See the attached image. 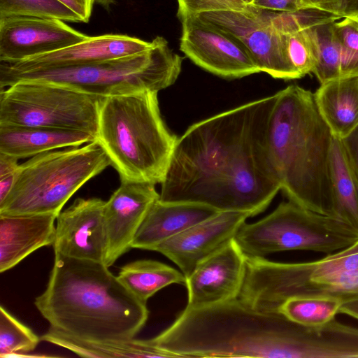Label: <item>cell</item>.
Listing matches in <instances>:
<instances>
[{
  "instance_id": "ab89813d",
  "label": "cell",
  "mask_w": 358,
  "mask_h": 358,
  "mask_svg": "<svg viewBox=\"0 0 358 358\" xmlns=\"http://www.w3.org/2000/svg\"><path fill=\"white\" fill-rule=\"evenodd\" d=\"M358 28V15H352L346 17Z\"/></svg>"
},
{
  "instance_id": "74e56055",
  "label": "cell",
  "mask_w": 358,
  "mask_h": 358,
  "mask_svg": "<svg viewBox=\"0 0 358 358\" xmlns=\"http://www.w3.org/2000/svg\"><path fill=\"white\" fill-rule=\"evenodd\" d=\"M358 15V0H345L342 18Z\"/></svg>"
},
{
  "instance_id": "8d00e7d4",
  "label": "cell",
  "mask_w": 358,
  "mask_h": 358,
  "mask_svg": "<svg viewBox=\"0 0 358 358\" xmlns=\"http://www.w3.org/2000/svg\"><path fill=\"white\" fill-rule=\"evenodd\" d=\"M338 313L345 314L358 320V301L343 304Z\"/></svg>"
},
{
  "instance_id": "f546056e",
  "label": "cell",
  "mask_w": 358,
  "mask_h": 358,
  "mask_svg": "<svg viewBox=\"0 0 358 358\" xmlns=\"http://www.w3.org/2000/svg\"><path fill=\"white\" fill-rule=\"evenodd\" d=\"M341 45V77L358 76V28L348 17L334 22Z\"/></svg>"
},
{
  "instance_id": "7c38bea8",
  "label": "cell",
  "mask_w": 358,
  "mask_h": 358,
  "mask_svg": "<svg viewBox=\"0 0 358 358\" xmlns=\"http://www.w3.org/2000/svg\"><path fill=\"white\" fill-rule=\"evenodd\" d=\"M178 17L182 24L180 50L196 65L225 78L262 72L247 50L228 33L194 15Z\"/></svg>"
},
{
  "instance_id": "ac0fdd59",
  "label": "cell",
  "mask_w": 358,
  "mask_h": 358,
  "mask_svg": "<svg viewBox=\"0 0 358 358\" xmlns=\"http://www.w3.org/2000/svg\"><path fill=\"white\" fill-rule=\"evenodd\" d=\"M152 45V41L124 34L89 36L80 43L57 51L18 62H0V69L22 71L78 66L137 54Z\"/></svg>"
},
{
  "instance_id": "484cf974",
  "label": "cell",
  "mask_w": 358,
  "mask_h": 358,
  "mask_svg": "<svg viewBox=\"0 0 358 358\" xmlns=\"http://www.w3.org/2000/svg\"><path fill=\"white\" fill-rule=\"evenodd\" d=\"M335 16L322 17L313 24L317 43V61L313 73L320 84L341 77V45Z\"/></svg>"
},
{
  "instance_id": "d6986e66",
  "label": "cell",
  "mask_w": 358,
  "mask_h": 358,
  "mask_svg": "<svg viewBox=\"0 0 358 358\" xmlns=\"http://www.w3.org/2000/svg\"><path fill=\"white\" fill-rule=\"evenodd\" d=\"M57 217L52 213L0 215V272L13 268L36 250L52 245Z\"/></svg>"
},
{
  "instance_id": "4316f807",
  "label": "cell",
  "mask_w": 358,
  "mask_h": 358,
  "mask_svg": "<svg viewBox=\"0 0 358 358\" xmlns=\"http://www.w3.org/2000/svg\"><path fill=\"white\" fill-rule=\"evenodd\" d=\"M343 304L341 300L332 297H293L282 303L278 312L294 322L317 327L334 319Z\"/></svg>"
},
{
  "instance_id": "6da1fadb",
  "label": "cell",
  "mask_w": 358,
  "mask_h": 358,
  "mask_svg": "<svg viewBox=\"0 0 358 358\" xmlns=\"http://www.w3.org/2000/svg\"><path fill=\"white\" fill-rule=\"evenodd\" d=\"M278 93L196 122L177 138L159 199L220 212L264 211L281 189L267 131Z\"/></svg>"
},
{
  "instance_id": "d4e9b609",
  "label": "cell",
  "mask_w": 358,
  "mask_h": 358,
  "mask_svg": "<svg viewBox=\"0 0 358 358\" xmlns=\"http://www.w3.org/2000/svg\"><path fill=\"white\" fill-rule=\"evenodd\" d=\"M117 277L132 294L145 303L165 287L186 283V277L182 272L151 259L136 260L124 265Z\"/></svg>"
},
{
  "instance_id": "9a60e30c",
  "label": "cell",
  "mask_w": 358,
  "mask_h": 358,
  "mask_svg": "<svg viewBox=\"0 0 358 358\" xmlns=\"http://www.w3.org/2000/svg\"><path fill=\"white\" fill-rule=\"evenodd\" d=\"M249 213L220 212L157 245L158 252L173 262L188 277L196 266L232 241Z\"/></svg>"
},
{
  "instance_id": "ffe728a7",
  "label": "cell",
  "mask_w": 358,
  "mask_h": 358,
  "mask_svg": "<svg viewBox=\"0 0 358 358\" xmlns=\"http://www.w3.org/2000/svg\"><path fill=\"white\" fill-rule=\"evenodd\" d=\"M218 213L217 210L203 204L165 202L159 199L148 210L131 248L153 250L163 241Z\"/></svg>"
},
{
  "instance_id": "52a82bcc",
  "label": "cell",
  "mask_w": 358,
  "mask_h": 358,
  "mask_svg": "<svg viewBox=\"0 0 358 358\" xmlns=\"http://www.w3.org/2000/svg\"><path fill=\"white\" fill-rule=\"evenodd\" d=\"M110 165L96 141L34 156L20 164L12 189L0 203V215H58L77 190Z\"/></svg>"
},
{
  "instance_id": "5bb4252c",
  "label": "cell",
  "mask_w": 358,
  "mask_h": 358,
  "mask_svg": "<svg viewBox=\"0 0 358 358\" xmlns=\"http://www.w3.org/2000/svg\"><path fill=\"white\" fill-rule=\"evenodd\" d=\"M159 199L155 185L121 181L106 201L103 211L106 250L103 264L110 267L131 248L148 210Z\"/></svg>"
},
{
  "instance_id": "e575fe53",
  "label": "cell",
  "mask_w": 358,
  "mask_h": 358,
  "mask_svg": "<svg viewBox=\"0 0 358 358\" xmlns=\"http://www.w3.org/2000/svg\"><path fill=\"white\" fill-rule=\"evenodd\" d=\"M341 140L348 161L358 177V124Z\"/></svg>"
},
{
  "instance_id": "1f68e13d",
  "label": "cell",
  "mask_w": 358,
  "mask_h": 358,
  "mask_svg": "<svg viewBox=\"0 0 358 358\" xmlns=\"http://www.w3.org/2000/svg\"><path fill=\"white\" fill-rule=\"evenodd\" d=\"M17 162L18 159L0 152V203L14 185L20 166Z\"/></svg>"
},
{
  "instance_id": "4dcf8cb0",
  "label": "cell",
  "mask_w": 358,
  "mask_h": 358,
  "mask_svg": "<svg viewBox=\"0 0 358 358\" xmlns=\"http://www.w3.org/2000/svg\"><path fill=\"white\" fill-rule=\"evenodd\" d=\"M178 2L177 16L213 10H241L250 6L243 0H178Z\"/></svg>"
},
{
  "instance_id": "836d02e7",
  "label": "cell",
  "mask_w": 358,
  "mask_h": 358,
  "mask_svg": "<svg viewBox=\"0 0 358 358\" xmlns=\"http://www.w3.org/2000/svg\"><path fill=\"white\" fill-rule=\"evenodd\" d=\"M249 4L261 9L278 13L300 11L298 0H250Z\"/></svg>"
},
{
  "instance_id": "9c48e42d",
  "label": "cell",
  "mask_w": 358,
  "mask_h": 358,
  "mask_svg": "<svg viewBox=\"0 0 358 358\" xmlns=\"http://www.w3.org/2000/svg\"><path fill=\"white\" fill-rule=\"evenodd\" d=\"M103 97L51 82L20 80L0 92V124L86 132L96 137Z\"/></svg>"
},
{
  "instance_id": "603a6c76",
  "label": "cell",
  "mask_w": 358,
  "mask_h": 358,
  "mask_svg": "<svg viewBox=\"0 0 358 358\" xmlns=\"http://www.w3.org/2000/svg\"><path fill=\"white\" fill-rule=\"evenodd\" d=\"M41 339L85 357H177L151 345L146 340L92 341L76 338L50 327Z\"/></svg>"
},
{
  "instance_id": "7a4b0ae2",
  "label": "cell",
  "mask_w": 358,
  "mask_h": 358,
  "mask_svg": "<svg viewBox=\"0 0 358 358\" xmlns=\"http://www.w3.org/2000/svg\"><path fill=\"white\" fill-rule=\"evenodd\" d=\"M146 341L177 357L315 358L324 336L319 327L252 308L238 298L186 307L170 327Z\"/></svg>"
},
{
  "instance_id": "d590c367",
  "label": "cell",
  "mask_w": 358,
  "mask_h": 358,
  "mask_svg": "<svg viewBox=\"0 0 358 358\" xmlns=\"http://www.w3.org/2000/svg\"><path fill=\"white\" fill-rule=\"evenodd\" d=\"M80 18L81 22H89L94 0H59Z\"/></svg>"
},
{
  "instance_id": "e0dca14e",
  "label": "cell",
  "mask_w": 358,
  "mask_h": 358,
  "mask_svg": "<svg viewBox=\"0 0 358 358\" xmlns=\"http://www.w3.org/2000/svg\"><path fill=\"white\" fill-rule=\"evenodd\" d=\"M245 274V255L234 238L200 262L186 278L187 308H201L238 299Z\"/></svg>"
},
{
  "instance_id": "ba28073f",
  "label": "cell",
  "mask_w": 358,
  "mask_h": 358,
  "mask_svg": "<svg viewBox=\"0 0 358 358\" xmlns=\"http://www.w3.org/2000/svg\"><path fill=\"white\" fill-rule=\"evenodd\" d=\"M234 241L245 255L256 257L296 250L330 254L356 243L358 229L289 201L255 223H243Z\"/></svg>"
},
{
  "instance_id": "83f0119b",
  "label": "cell",
  "mask_w": 358,
  "mask_h": 358,
  "mask_svg": "<svg viewBox=\"0 0 358 358\" xmlns=\"http://www.w3.org/2000/svg\"><path fill=\"white\" fill-rule=\"evenodd\" d=\"M41 341L2 306L0 307V357L22 356L34 350Z\"/></svg>"
},
{
  "instance_id": "7402d4cb",
  "label": "cell",
  "mask_w": 358,
  "mask_h": 358,
  "mask_svg": "<svg viewBox=\"0 0 358 358\" xmlns=\"http://www.w3.org/2000/svg\"><path fill=\"white\" fill-rule=\"evenodd\" d=\"M314 97L333 136L342 138L358 124V76L322 83Z\"/></svg>"
},
{
  "instance_id": "cb8c5ba5",
  "label": "cell",
  "mask_w": 358,
  "mask_h": 358,
  "mask_svg": "<svg viewBox=\"0 0 358 358\" xmlns=\"http://www.w3.org/2000/svg\"><path fill=\"white\" fill-rule=\"evenodd\" d=\"M334 217L358 229V177L340 138L333 136L330 154Z\"/></svg>"
},
{
  "instance_id": "5b68a950",
  "label": "cell",
  "mask_w": 358,
  "mask_h": 358,
  "mask_svg": "<svg viewBox=\"0 0 358 358\" xmlns=\"http://www.w3.org/2000/svg\"><path fill=\"white\" fill-rule=\"evenodd\" d=\"M157 92L103 97L96 141L121 181L162 183L177 140L161 116Z\"/></svg>"
},
{
  "instance_id": "2e32d148",
  "label": "cell",
  "mask_w": 358,
  "mask_h": 358,
  "mask_svg": "<svg viewBox=\"0 0 358 358\" xmlns=\"http://www.w3.org/2000/svg\"><path fill=\"white\" fill-rule=\"evenodd\" d=\"M105 203L99 198H79L61 211L56 220L54 252L103 263L106 250Z\"/></svg>"
},
{
  "instance_id": "60d3db41",
  "label": "cell",
  "mask_w": 358,
  "mask_h": 358,
  "mask_svg": "<svg viewBox=\"0 0 358 358\" xmlns=\"http://www.w3.org/2000/svg\"><path fill=\"white\" fill-rule=\"evenodd\" d=\"M243 1H245V3H250V0H243Z\"/></svg>"
},
{
  "instance_id": "8992f818",
  "label": "cell",
  "mask_w": 358,
  "mask_h": 358,
  "mask_svg": "<svg viewBox=\"0 0 358 358\" xmlns=\"http://www.w3.org/2000/svg\"><path fill=\"white\" fill-rule=\"evenodd\" d=\"M152 41V47L142 52L87 64L22 71L0 69V88L20 80H38L101 97L147 90L158 92L176 82L182 59L162 36Z\"/></svg>"
},
{
  "instance_id": "f1b7e54d",
  "label": "cell",
  "mask_w": 358,
  "mask_h": 358,
  "mask_svg": "<svg viewBox=\"0 0 358 358\" xmlns=\"http://www.w3.org/2000/svg\"><path fill=\"white\" fill-rule=\"evenodd\" d=\"M14 16L81 22L78 15L59 0H0V18Z\"/></svg>"
},
{
  "instance_id": "277c9868",
  "label": "cell",
  "mask_w": 358,
  "mask_h": 358,
  "mask_svg": "<svg viewBox=\"0 0 358 358\" xmlns=\"http://www.w3.org/2000/svg\"><path fill=\"white\" fill-rule=\"evenodd\" d=\"M277 93L267 146L281 189L299 206L331 216L333 134L310 91L292 85Z\"/></svg>"
},
{
  "instance_id": "8fae6325",
  "label": "cell",
  "mask_w": 358,
  "mask_h": 358,
  "mask_svg": "<svg viewBox=\"0 0 358 358\" xmlns=\"http://www.w3.org/2000/svg\"><path fill=\"white\" fill-rule=\"evenodd\" d=\"M276 13L250 5L241 10H213L192 15L233 36L247 50L262 72L274 78H299L287 58Z\"/></svg>"
},
{
  "instance_id": "d6a6232c",
  "label": "cell",
  "mask_w": 358,
  "mask_h": 358,
  "mask_svg": "<svg viewBox=\"0 0 358 358\" xmlns=\"http://www.w3.org/2000/svg\"><path fill=\"white\" fill-rule=\"evenodd\" d=\"M345 0H298L300 10H315L342 18Z\"/></svg>"
},
{
  "instance_id": "4fadbf2b",
  "label": "cell",
  "mask_w": 358,
  "mask_h": 358,
  "mask_svg": "<svg viewBox=\"0 0 358 358\" xmlns=\"http://www.w3.org/2000/svg\"><path fill=\"white\" fill-rule=\"evenodd\" d=\"M64 22L27 16L0 18V62L24 60L65 48L89 37Z\"/></svg>"
},
{
  "instance_id": "3957f363",
  "label": "cell",
  "mask_w": 358,
  "mask_h": 358,
  "mask_svg": "<svg viewBox=\"0 0 358 358\" xmlns=\"http://www.w3.org/2000/svg\"><path fill=\"white\" fill-rule=\"evenodd\" d=\"M34 305L50 327L92 341L132 340L149 315L146 303L103 263L59 253Z\"/></svg>"
},
{
  "instance_id": "f35d334b",
  "label": "cell",
  "mask_w": 358,
  "mask_h": 358,
  "mask_svg": "<svg viewBox=\"0 0 358 358\" xmlns=\"http://www.w3.org/2000/svg\"><path fill=\"white\" fill-rule=\"evenodd\" d=\"M116 0H94V3L104 7L108 8L110 4L114 3Z\"/></svg>"
},
{
  "instance_id": "30bf717a",
  "label": "cell",
  "mask_w": 358,
  "mask_h": 358,
  "mask_svg": "<svg viewBox=\"0 0 358 358\" xmlns=\"http://www.w3.org/2000/svg\"><path fill=\"white\" fill-rule=\"evenodd\" d=\"M245 274L238 299L248 306L265 310L286 288L309 278L358 271V241L313 262L282 263L245 255Z\"/></svg>"
},
{
  "instance_id": "44dd1931",
  "label": "cell",
  "mask_w": 358,
  "mask_h": 358,
  "mask_svg": "<svg viewBox=\"0 0 358 358\" xmlns=\"http://www.w3.org/2000/svg\"><path fill=\"white\" fill-rule=\"evenodd\" d=\"M95 141L93 135L79 131L0 124V152L18 159Z\"/></svg>"
}]
</instances>
